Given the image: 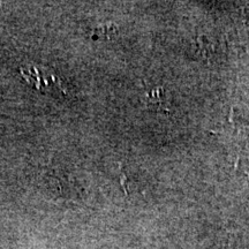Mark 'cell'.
Here are the masks:
<instances>
[{
	"mask_svg": "<svg viewBox=\"0 0 249 249\" xmlns=\"http://www.w3.org/2000/svg\"><path fill=\"white\" fill-rule=\"evenodd\" d=\"M145 107L155 112H169L170 102L167 92L163 87H158L145 95Z\"/></svg>",
	"mask_w": 249,
	"mask_h": 249,
	"instance_id": "cell-1",
	"label": "cell"
},
{
	"mask_svg": "<svg viewBox=\"0 0 249 249\" xmlns=\"http://www.w3.org/2000/svg\"><path fill=\"white\" fill-rule=\"evenodd\" d=\"M127 182H128V178H127V174L124 173L123 170V166L120 165V185L123 187L124 194L128 195V186H127Z\"/></svg>",
	"mask_w": 249,
	"mask_h": 249,
	"instance_id": "cell-4",
	"label": "cell"
},
{
	"mask_svg": "<svg viewBox=\"0 0 249 249\" xmlns=\"http://www.w3.org/2000/svg\"><path fill=\"white\" fill-rule=\"evenodd\" d=\"M195 49L198 54L205 59H209L213 54L214 48L213 42L205 36H197L195 39Z\"/></svg>",
	"mask_w": 249,
	"mask_h": 249,
	"instance_id": "cell-2",
	"label": "cell"
},
{
	"mask_svg": "<svg viewBox=\"0 0 249 249\" xmlns=\"http://www.w3.org/2000/svg\"><path fill=\"white\" fill-rule=\"evenodd\" d=\"M118 31H119V28H118L116 24L112 22H107L104 24H99V26L96 27L95 29L91 31V35L110 39L114 35H117Z\"/></svg>",
	"mask_w": 249,
	"mask_h": 249,
	"instance_id": "cell-3",
	"label": "cell"
}]
</instances>
